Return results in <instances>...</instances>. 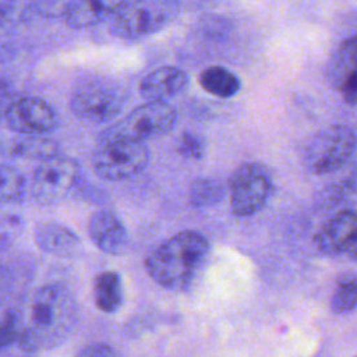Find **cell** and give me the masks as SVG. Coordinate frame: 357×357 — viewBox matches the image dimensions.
I'll list each match as a JSON object with an SVG mask.
<instances>
[{
  "label": "cell",
  "instance_id": "obj_1",
  "mask_svg": "<svg viewBox=\"0 0 357 357\" xmlns=\"http://www.w3.org/2000/svg\"><path fill=\"white\" fill-rule=\"evenodd\" d=\"M17 343L28 353L60 346L74 331L78 308L73 294L60 284L42 286L11 308Z\"/></svg>",
  "mask_w": 357,
  "mask_h": 357
},
{
  "label": "cell",
  "instance_id": "obj_2",
  "mask_svg": "<svg viewBox=\"0 0 357 357\" xmlns=\"http://www.w3.org/2000/svg\"><path fill=\"white\" fill-rule=\"evenodd\" d=\"M209 250L198 231H180L159 244L145 259L149 276L170 290L185 289L194 279Z\"/></svg>",
  "mask_w": 357,
  "mask_h": 357
},
{
  "label": "cell",
  "instance_id": "obj_3",
  "mask_svg": "<svg viewBox=\"0 0 357 357\" xmlns=\"http://www.w3.org/2000/svg\"><path fill=\"white\" fill-rule=\"evenodd\" d=\"M181 0H127L112 18V33L142 39L170 25L181 13Z\"/></svg>",
  "mask_w": 357,
  "mask_h": 357
},
{
  "label": "cell",
  "instance_id": "obj_4",
  "mask_svg": "<svg viewBox=\"0 0 357 357\" xmlns=\"http://www.w3.org/2000/svg\"><path fill=\"white\" fill-rule=\"evenodd\" d=\"M178 113L169 102H145L107 127L100 141L128 139L144 142L169 134L177 124Z\"/></svg>",
  "mask_w": 357,
  "mask_h": 357
},
{
  "label": "cell",
  "instance_id": "obj_5",
  "mask_svg": "<svg viewBox=\"0 0 357 357\" xmlns=\"http://www.w3.org/2000/svg\"><path fill=\"white\" fill-rule=\"evenodd\" d=\"M357 148V135L353 128L343 124L329 126L315 132L304 151L307 170L325 176L343 167Z\"/></svg>",
  "mask_w": 357,
  "mask_h": 357
},
{
  "label": "cell",
  "instance_id": "obj_6",
  "mask_svg": "<svg viewBox=\"0 0 357 357\" xmlns=\"http://www.w3.org/2000/svg\"><path fill=\"white\" fill-rule=\"evenodd\" d=\"M149 149L144 142L113 139L102 142L92 156L96 176L105 181L119 183L138 176L149 163Z\"/></svg>",
  "mask_w": 357,
  "mask_h": 357
},
{
  "label": "cell",
  "instance_id": "obj_7",
  "mask_svg": "<svg viewBox=\"0 0 357 357\" xmlns=\"http://www.w3.org/2000/svg\"><path fill=\"white\" fill-rule=\"evenodd\" d=\"M231 212L245 218L261 211L272 191V173L259 162H245L237 166L227 183Z\"/></svg>",
  "mask_w": 357,
  "mask_h": 357
},
{
  "label": "cell",
  "instance_id": "obj_8",
  "mask_svg": "<svg viewBox=\"0 0 357 357\" xmlns=\"http://www.w3.org/2000/svg\"><path fill=\"white\" fill-rule=\"evenodd\" d=\"M79 177V165L67 156H52L42 160L32 177V197L43 205L66 197Z\"/></svg>",
  "mask_w": 357,
  "mask_h": 357
},
{
  "label": "cell",
  "instance_id": "obj_9",
  "mask_svg": "<svg viewBox=\"0 0 357 357\" xmlns=\"http://www.w3.org/2000/svg\"><path fill=\"white\" fill-rule=\"evenodd\" d=\"M123 106V95L117 89L103 85L85 86L77 91L70 100V109L75 117L95 124L114 120Z\"/></svg>",
  "mask_w": 357,
  "mask_h": 357
},
{
  "label": "cell",
  "instance_id": "obj_10",
  "mask_svg": "<svg viewBox=\"0 0 357 357\" xmlns=\"http://www.w3.org/2000/svg\"><path fill=\"white\" fill-rule=\"evenodd\" d=\"M4 119L8 127L21 135H45L57 126L53 109L36 96H24L11 102Z\"/></svg>",
  "mask_w": 357,
  "mask_h": 357
},
{
  "label": "cell",
  "instance_id": "obj_11",
  "mask_svg": "<svg viewBox=\"0 0 357 357\" xmlns=\"http://www.w3.org/2000/svg\"><path fill=\"white\" fill-rule=\"evenodd\" d=\"M315 241L324 254L357 259V209L342 211L325 222Z\"/></svg>",
  "mask_w": 357,
  "mask_h": 357
},
{
  "label": "cell",
  "instance_id": "obj_12",
  "mask_svg": "<svg viewBox=\"0 0 357 357\" xmlns=\"http://www.w3.org/2000/svg\"><path fill=\"white\" fill-rule=\"evenodd\" d=\"M329 82L349 105H357V36L340 43L329 61Z\"/></svg>",
  "mask_w": 357,
  "mask_h": 357
},
{
  "label": "cell",
  "instance_id": "obj_13",
  "mask_svg": "<svg viewBox=\"0 0 357 357\" xmlns=\"http://www.w3.org/2000/svg\"><path fill=\"white\" fill-rule=\"evenodd\" d=\"M190 84L188 74L174 66H162L139 81V95L146 102H167L183 93Z\"/></svg>",
  "mask_w": 357,
  "mask_h": 357
},
{
  "label": "cell",
  "instance_id": "obj_14",
  "mask_svg": "<svg viewBox=\"0 0 357 357\" xmlns=\"http://www.w3.org/2000/svg\"><path fill=\"white\" fill-rule=\"evenodd\" d=\"M88 233L93 244L106 254H120L127 245V230L110 211H96L89 218Z\"/></svg>",
  "mask_w": 357,
  "mask_h": 357
},
{
  "label": "cell",
  "instance_id": "obj_15",
  "mask_svg": "<svg viewBox=\"0 0 357 357\" xmlns=\"http://www.w3.org/2000/svg\"><path fill=\"white\" fill-rule=\"evenodd\" d=\"M35 241L42 251L60 257L75 255L81 248L78 236L59 222L39 223L35 229Z\"/></svg>",
  "mask_w": 357,
  "mask_h": 357
},
{
  "label": "cell",
  "instance_id": "obj_16",
  "mask_svg": "<svg viewBox=\"0 0 357 357\" xmlns=\"http://www.w3.org/2000/svg\"><path fill=\"white\" fill-rule=\"evenodd\" d=\"M127 0H78L63 18L73 29L93 26L107 18H113Z\"/></svg>",
  "mask_w": 357,
  "mask_h": 357
},
{
  "label": "cell",
  "instance_id": "obj_17",
  "mask_svg": "<svg viewBox=\"0 0 357 357\" xmlns=\"http://www.w3.org/2000/svg\"><path fill=\"white\" fill-rule=\"evenodd\" d=\"M198 82L205 92L218 98H231L241 88L237 75L222 66L204 68L198 75Z\"/></svg>",
  "mask_w": 357,
  "mask_h": 357
},
{
  "label": "cell",
  "instance_id": "obj_18",
  "mask_svg": "<svg viewBox=\"0 0 357 357\" xmlns=\"http://www.w3.org/2000/svg\"><path fill=\"white\" fill-rule=\"evenodd\" d=\"M93 297L99 310L114 312L123 304V284L117 272H100L93 282Z\"/></svg>",
  "mask_w": 357,
  "mask_h": 357
},
{
  "label": "cell",
  "instance_id": "obj_19",
  "mask_svg": "<svg viewBox=\"0 0 357 357\" xmlns=\"http://www.w3.org/2000/svg\"><path fill=\"white\" fill-rule=\"evenodd\" d=\"M7 153L14 158L42 162L47 158L59 155V144L42 135H22L8 145Z\"/></svg>",
  "mask_w": 357,
  "mask_h": 357
},
{
  "label": "cell",
  "instance_id": "obj_20",
  "mask_svg": "<svg viewBox=\"0 0 357 357\" xmlns=\"http://www.w3.org/2000/svg\"><path fill=\"white\" fill-rule=\"evenodd\" d=\"M223 184L212 177H198L195 178L188 190V199L192 206L205 208L220 202L225 197Z\"/></svg>",
  "mask_w": 357,
  "mask_h": 357
},
{
  "label": "cell",
  "instance_id": "obj_21",
  "mask_svg": "<svg viewBox=\"0 0 357 357\" xmlns=\"http://www.w3.org/2000/svg\"><path fill=\"white\" fill-rule=\"evenodd\" d=\"M24 195V177L21 173L6 163H0V205L13 204Z\"/></svg>",
  "mask_w": 357,
  "mask_h": 357
},
{
  "label": "cell",
  "instance_id": "obj_22",
  "mask_svg": "<svg viewBox=\"0 0 357 357\" xmlns=\"http://www.w3.org/2000/svg\"><path fill=\"white\" fill-rule=\"evenodd\" d=\"M357 307V279H347L339 283L332 297L335 312H347Z\"/></svg>",
  "mask_w": 357,
  "mask_h": 357
},
{
  "label": "cell",
  "instance_id": "obj_23",
  "mask_svg": "<svg viewBox=\"0 0 357 357\" xmlns=\"http://www.w3.org/2000/svg\"><path fill=\"white\" fill-rule=\"evenodd\" d=\"M33 10V3L26 0H0V28L21 22Z\"/></svg>",
  "mask_w": 357,
  "mask_h": 357
},
{
  "label": "cell",
  "instance_id": "obj_24",
  "mask_svg": "<svg viewBox=\"0 0 357 357\" xmlns=\"http://www.w3.org/2000/svg\"><path fill=\"white\" fill-rule=\"evenodd\" d=\"M78 0H33L35 13L46 18H64Z\"/></svg>",
  "mask_w": 357,
  "mask_h": 357
},
{
  "label": "cell",
  "instance_id": "obj_25",
  "mask_svg": "<svg viewBox=\"0 0 357 357\" xmlns=\"http://www.w3.org/2000/svg\"><path fill=\"white\" fill-rule=\"evenodd\" d=\"M205 141L194 132H183L177 142V152L185 159H201L205 153Z\"/></svg>",
  "mask_w": 357,
  "mask_h": 357
},
{
  "label": "cell",
  "instance_id": "obj_26",
  "mask_svg": "<svg viewBox=\"0 0 357 357\" xmlns=\"http://www.w3.org/2000/svg\"><path fill=\"white\" fill-rule=\"evenodd\" d=\"M17 337L18 336H17L15 318L10 308L0 317V349H4L11 343L17 342Z\"/></svg>",
  "mask_w": 357,
  "mask_h": 357
},
{
  "label": "cell",
  "instance_id": "obj_27",
  "mask_svg": "<svg viewBox=\"0 0 357 357\" xmlns=\"http://www.w3.org/2000/svg\"><path fill=\"white\" fill-rule=\"evenodd\" d=\"M18 227H20V220L15 218L0 220V250L3 247H7L14 240V237L18 233Z\"/></svg>",
  "mask_w": 357,
  "mask_h": 357
},
{
  "label": "cell",
  "instance_id": "obj_28",
  "mask_svg": "<svg viewBox=\"0 0 357 357\" xmlns=\"http://www.w3.org/2000/svg\"><path fill=\"white\" fill-rule=\"evenodd\" d=\"M77 357H117L116 350L105 343H93L84 347Z\"/></svg>",
  "mask_w": 357,
  "mask_h": 357
},
{
  "label": "cell",
  "instance_id": "obj_29",
  "mask_svg": "<svg viewBox=\"0 0 357 357\" xmlns=\"http://www.w3.org/2000/svg\"><path fill=\"white\" fill-rule=\"evenodd\" d=\"M10 286H11L10 273L4 268L0 266V303L7 297Z\"/></svg>",
  "mask_w": 357,
  "mask_h": 357
},
{
  "label": "cell",
  "instance_id": "obj_30",
  "mask_svg": "<svg viewBox=\"0 0 357 357\" xmlns=\"http://www.w3.org/2000/svg\"><path fill=\"white\" fill-rule=\"evenodd\" d=\"M344 184H346V187H347L353 194L357 195V167L353 169V172L347 176Z\"/></svg>",
  "mask_w": 357,
  "mask_h": 357
},
{
  "label": "cell",
  "instance_id": "obj_31",
  "mask_svg": "<svg viewBox=\"0 0 357 357\" xmlns=\"http://www.w3.org/2000/svg\"><path fill=\"white\" fill-rule=\"evenodd\" d=\"M10 105L11 102L6 96H0V114H6Z\"/></svg>",
  "mask_w": 357,
  "mask_h": 357
}]
</instances>
